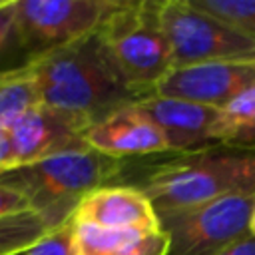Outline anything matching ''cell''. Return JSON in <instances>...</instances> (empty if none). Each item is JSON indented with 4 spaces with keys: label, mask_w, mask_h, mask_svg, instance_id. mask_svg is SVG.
Instances as JSON below:
<instances>
[{
    "label": "cell",
    "mask_w": 255,
    "mask_h": 255,
    "mask_svg": "<svg viewBox=\"0 0 255 255\" xmlns=\"http://www.w3.org/2000/svg\"><path fill=\"white\" fill-rule=\"evenodd\" d=\"M116 185L145 193L157 217L225 195L255 193V147L211 143L193 151L124 159Z\"/></svg>",
    "instance_id": "1"
},
{
    "label": "cell",
    "mask_w": 255,
    "mask_h": 255,
    "mask_svg": "<svg viewBox=\"0 0 255 255\" xmlns=\"http://www.w3.org/2000/svg\"><path fill=\"white\" fill-rule=\"evenodd\" d=\"M44 106L76 114L90 126L104 116L137 102L100 34L26 62Z\"/></svg>",
    "instance_id": "2"
},
{
    "label": "cell",
    "mask_w": 255,
    "mask_h": 255,
    "mask_svg": "<svg viewBox=\"0 0 255 255\" xmlns=\"http://www.w3.org/2000/svg\"><path fill=\"white\" fill-rule=\"evenodd\" d=\"M122 165L124 159L82 147L10 167L0 173V185L18 191L48 231H52L72 221L88 193L104 185H116Z\"/></svg>",
    "instance_id": "3"
},
{
    "label": "cell",
    "mask_w": 255,
    "mask_h": 255,
    "mask_svg": "<svg viewBox=\"0 0 255 255\" xmlns=\"http://www.w3.org/2000/svg\"><path fill=\"white\" fill-rule=\"evenodd\" d=\"M116 68L137 98L171 72V48L157 18V0H122L98 30Z\"/></svg>",
    "instance_id": "4"
},
{
    "label": "cell",
    "mask_w": 255,
    "mask_h": 255,
    "mask_svg": "<svg viewBox=\"0 0 255 255\" xmlns=\"http://www.w3.org/2000/svg\"><path fill=\"white\" fill-rule=\"evenodd\" d=\"M157 18L171 48L173 68L203 62L255 60V40L189 0H157Z\"/></svg>",
    "instance_id": "5"
},
{
    "label": "cell",
    "mask_w": 255,
    "mask_h": 255,
    "mask_svg": "<svg viewBox=\"0 0 255 255\" xmlns=\"http://www.w3.org/2000/svg\"><path fill=\"white\" fill-rule=\"evenodd\" d=\"M122 0H16L14 40L26 60L96 34Z\"/></svg>",
    "instance_id": "6"
},
{
    "label": "cell",
    "mask_w": 255,
    "mask_h": 255,
    "mask_svg": "<svg viewBox=\"0 0 255 255\" xmlns=\"http://www.w3.org/2000/svg\"><path fill=\"white\" fill-rule=\"evenodd\" d=\"M255 193L225 195L215 201L159 215L167 235L165 255H213L249 233Z\"/></svg>",
    "instance_id": "7"
},
{
    "label": "cell",
    "mask_w": 255,
    "mask_h": 255,
    "mask_svg": "<svg viewBox=\"0 0 255 255\" xmlns=\"http://www.w3.org/2000/svg\"><path fill=\"white\" fill-rule=\"evenodd\" d=\"M88 128L90 122L76 114L38 104L8 128L14 163L26 165L64 151L90 147L86 143Z\"/></svg>",
    "instance_id": "8"
},
{
    "label": "cell",
    "mask_w": 255,
    "mask_h": 255,
    "mask_svg": "<svg viewBox=\"0 0 255 255\" xmlns=\"http://www.w3.org/2000/svg\"><path fill=\"white\" fill-rule=\"evenodd\" d=\"M253 82L255 60L203 62L171 68V72L155 86L151 94L221 110Z\"/></svg>",
    "instance_id": "9"
},
{
    "label": "cell",
    "mask_w": 255,
    "mask_h": 255,
    "mask_svg": "<svg viewBox=\"0 0 255 255\" xmlns=\"http://www.w3.org/2000/svg\"><path fill=\"white\" fill-rule=\"evenodd\" d=\"M86 143L114 159H137L171 151L163 131L135 102L94 122L86 131Z\"/></svg>",
    "instance_id": "10"
},
{
    "label": "cell",
    "mask_w": 255,
    "mask_h": 255,
    "mask_svg": "<svg viewBox=\"0 0 255 255\" xmlns=\"http://www.w3.org/2000/svg\"><path fill=\"white\" fill-rule=\"evenodd\" d=\"M72 221H88L106 229L141 235L161 231L151 201L131 185H104L88 193L80 201Z\"/></svg>",
    "instance_id": "11"
},
{
    "label": "cell",
    "mask_w": 255,
    "mask_h": 255,
    "mask_svg": "<svg viewBox=\"0 0 255 255\" xmlns=\"http://www.w3.org/2000/svg\"><path fill=\"white\" fill-rule=\"evenodd\" d=\"M135 106L163 131L171 151H193L213 141V128L219 118V110L187 100L143 96Z\"/></svg>",
    "instance_id": "12"
},
{
    "label": "cell",
    "mask_w": 255,
    "mask_h": 255,
    "mask_svg": "<svg viewBox=\"0 0 255 255\" xmlns=\"http://www.w3.org/2000/svg\"><path fill=\"white\" fill-rule=\"evenodd\" d=\"M213 141L255 147V82L219 110Z\"/></svg>",
    "instance_id": "13"
},
{
    "label": "cell",
    "mask_w": 255,
    "mask_h": 255,
    "mask_svg": "<svg viewBox=\"0 0 255 255\" xmlns=\"http://www.w3.org/2000/svg\"><path fill=\"white\" fill-rule=\"evenodd\" d=\"M38 104H42L38 86L26 64L0 70V128L8 129Z\"/></svg>",
    "instance_id": "14"
},
{
    "label": "cell",
    "mask_w": 255,
    "mask_h": 255,
    "mask_svg": "<svg viewBox=\"0 0 255 255\" xmlns=\"http://www.w3.org/2000/svg\"><path fill=\"white\" fill-rule=\"evenodd\" d=\"M141 237V233L133 231H116L88 221H70L72 255H120Z\"/></svg>",
    "instance_id": "15"
},
{
    "label": "cell",
    "mask_w": 255,
    "mask_h": 255,
    "mask_svg": "<svg viewBox=\"0 0 255 255\" xmlns=\"http://www.w3.org/2000/svg\"><path fill=\"white\" fill-rule=\"evenodd\" d=\"M46 233L48 227L32 209L0 217V255H22Z\"/></svg>",
    "instance_id": "16"
},
{
    "label": "cell",
    "mask_w": 255,
    "mask_h": 255,
    "mask_svg": "<svg viewBox=\"0 0 255 255\" xmlns=\"http://www.w3.org/2000/svg\"><path fill=\"white\" fill-rule=\"evenodd\" d=\"M195 8L213 14L255 40V0H189Z\"/></svg>",
    "instance_id": "17"
},
{
    "label": "cell",
    "mask_w": 255,
    "mask_h": 255,
    "mask_svg": "<svg viewBox=\"0 0 255 255\" xmlns=\"http://www.w3.org/2000/svg\"><path fill=\"white\" fill-rule=\"evenodd\" d=\"M24 255H72L70 253V223L48 231Z\"/></svg>",
    "instance_id": "18"
},
{
    "label": "cell",
    "mask_w": 255,
    "mask_h": 255,
    "mask_svg": "<svg viewBox=\"0 0 255 255\" xmlns=\"http://www.w3.org/2000/svg\"><path fill=\"white\" fill-rule=\"evenodd\" d=\"M167 253V235L163 231L143 235L139 241L129 245L120 255H165Z\"/></svg>",
    "instance_id": "19"
},
{
    "label": "cell",
    "mask_w": 255,
    "mask_h": 255,
    "mask_svg": "<svg viewBox=\"0 0 255 255\" xmlns=\"http://www.w3.org/2000/svg\"><path fill=\"white\" fill-rule=\"evenodd\" d=\"M14 30H16V0H0V54L14 40Z\"/></svg>",
    "instance_id": "20"
},
{
    "label": "cell",
    "mask_w": 255,
    "mask_h": 255,
    "mask_svg": "<svg viewBox=\"0 0 255 255\" xmlns=\"http://www.w3.org/2000/svg\"><path fill=\"white\" fill-rule=\"evenodd\" d=\"M26 209H30V207L18 191L0 185V217L14 215V213H20V211H26Z\"/></svg>",
    "instance_id": "21"
},
{
    "label": "cell",
    "mask_w": 255,
    "mask_h": 255,
    "mask_svg": "<svg viewBox=\"0 0 255 255\" xmlns=\"http://www.w3.org/2000/svg\"><path fill=\"white\" fill-rule=\"evenodd\" d=\"M213 255H255V237L253 235H243L237 241L225 245L223 249H219Z\"/></svg>",
    "instance_id": "22"
},
{
    "label": "cell",
    "mask_w": 255,
    "mask_h": 255,
    "mask_svg": "<svg viewBox=\"0 0 255 255\" xmlns=\"http://www.w3.org/2000/svg\"><path fill=\"white\" fill-rule=\"evenodd\" d=\"M14 147L6 128H0V173L14 167Z\"/></svg>",
    "instance_id": "23"
},
{
    "label": "cell",
    "mask_w": 255,
    "mask_h": 255,
    "mask_svg": "<svg viewBox=\"0 0 255 255\" xmlns=\"http://www.w3.org/2000/svg\"><path fill=\"white\" fill-rule=\"evenodd\" d=\"M249 235L255 237V207H253V213H251V217H249Z\"/></svg>",
    "instance_id": "24"
},
{
    "label": "cell",
    "mask_w": 255,
    "mask_h": 255,
    "mask_svg": "<svg viewBox=\"0 0 255 255\" xmlns=\"http://www.w3.org/2000/svg\"><path fill=\"white\" fill-rule=\"evenodd\" d=\"M22 255H24V253H22Z\"/></svg>",
    "instance_id": "25"
}]
</instances>
